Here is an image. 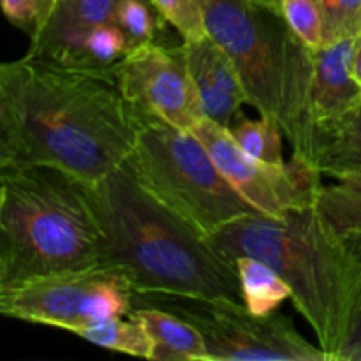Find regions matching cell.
<instances>
[{"label": "cell", "instance_id": "obj_1", "mask_svg": "<svg viewBox=\"0 0 361 361\" xmlns=\"http://www.w3.org/2000/svg\"><path fill=\"white\" fill-rule=\"evenodd\" d=\"M140 127L113 67L28 51L0 66V168L49 166L92 185L129 161Z\"/></svg>", "mask_w": 361, "mask_h": 361}, {"label": "cell", "instance_id": "obj_2", "mask_svg": "<svg viewBox=\"0 0 361 361\" xmlns=\"http://www.w3.org/2000/svg\"><path fill=\"white\" fill-rule=\"evenodd\" d=\"M88 187L104 233V264L123 271L134 293L243 303L236 268L219 257L190 226L148 196L129 162Z\"/></svg>", "mask_w": 361, "mask_h": 361}, {"label": "cell", "instance_id": "obj_3", "mask_svg": "<svg viewBox=\"0 0 361 361\" xmlns=\"http://www.w3.org/2000/svg\"><path fill=\"white\" fill-rule=\"evenodd\" d=\"M219 257L235 267L242 256L270 264L291 288V300L314 330L317 345L338 361L356 291V264L348 238L314 207L275 219H236L208 236Z\"/></svg>", "mask_w": 361, "mask_h": 361}, {"label": "cell", "instance_id": "obj_4", "mask_svg": "<svg viewBox=\"0 0 361 361\" xmlns=\"http://www.w3.org/2000/svg\"><path fill=\"white\" fill-rule=\"evenodd\" d=\"M90 187L49 166L0 168V288L104 264Z\"/></svg>", "mask_w": 361, "mask_h": 361}, {"label": "cell", "instance_id": "obj_5", "mask_svg": "<svg viewBox=\"0 0 361 361\" xmlns=\"http://www.w3.org/2000/svg\"><path fill=\"white\" fill-rule=\"evenodd\" d=\"M208 35L238 71L247 104L279 123L293 157L316 169L319 134L310 115L314 49L282 13L254 0H197Z\"/></svg>", "mask_w": 361, "mask_h": 361}, {"label": "cell", "instance_id": "obj_6", "mask_svg": "<svg viewBox=\"0 0 361 361\" xmlns=\"http://www.w3.org/2000/svg\"><path fill=\"white\" fill-rule=\"evenodd\" d=\"M127 162L145 192L204 240L236 219L261 214L233 189L192 130L141 123Z\"/></svg>", "mask_w": 361, "mask_h": 361}, {"label": "cell", "instance_id": "obj_7", "mask_svg": "<svg viewBox=\"0 0 361 361\" xmlns=\"http://www.w3.org/2000/svg\"><path fill=\"white\" fill-rule=\"evenodd\" d=\"M134 303L176 314L200 330L210 361H331L282 314L257 316L226 298L134 293Z\"/></svg>", "mask_w": 361, "mask_h": 361}, {"label": "cell", "instance_id": "obj_8", "mask_svg": "<svg viewBox=\"0 0 361 361\" xmlns=\"http://www.w3.org/2000/svg\"><path fill=\"white\" fill-rule=\"evenodd\" d=\"M134 289L118 268L101 264L0 288V312L27 323L76 334L81 328L129 316Z\"/></svg>", "mask_w": 361, "mask_h": 361}, {"label": "cell", "instance_id": "obj_9", "mask_svg": "<svg viewBox=\"0 0 361 361\" xmlns=\"http://www.w3.org/2000/svg\"><path fill=\"white\" fill-rule=\"evenodd\" d=\"M190 130L233 189L263 215L281 219L288 212L316 204L323 187V175L317 169L295 159L286 166L259 161L236 143L228 127L210 118H203Z\"/></svg>", "mask_w": 361, "mask_h": 361}, {"label": "cell", "instance_id": "obj_10", "mask_svg": "<svg viewBox=\"0 0 361 361\" xmlns=\"http://www.w3.org/2000/svg\"><path fill=\"white\" fill-rule=\"evenodd\" d=\"M113 69L140 123L162 122L190 130L204 118L182 44H140Z\"/></svg>", "mask_w": 361, "mask_h": 361}, {"label": "cell", "instance_id": "obj_11", "mask_svg": "<svg viewBox=\"0 0 361 361\" xmlns=\"http://www.w3.org/2000/svg\"><path fill=\"white\" fill-rule=\"evenodd\" d=\"M182 48L204 118L229 129L242 115V106L247 104L238 71L210 35L182 41Z\"/></svg>", "mask_w": 361, "mask_h": 361}, {"label": "cell", "instance_id": "obj_12", "mask_svg": "<svg viewBox=\"0 0 361 361\" xmlns=\"http://www.w3.org/2000/svg\"><path fill=\"white\" fill-rule=\"evenodd\" d=\"M120 0H55L44 23L30 35L28 53L63 63H83V41L102 23H116Z\"/></svg>", "mask_w": 361, "mask_h": 361}, {"label": "cell", "instance_id": "obj_13", "mask_svg": "<svg viewBox=\"0 0 361 361\" xmlns=\"http://www.w3.org/2000/svg\"><path fill=\"white\" fill-rule=\"evenodd\" d=\"M355 39L348 37L314 49V80L310 115L317 134L361 101V87L353 74Z\"/></svg>", "mask_w": 361, "mask_h": 361}, {"label": "cell", "instance_id": "obj_14", "mask_svg": "<svg viewBox=\"0 0 361 361\" xmlns=\"http://www.w3.org/2000/svg\"><path fill=\"white\" fill-rule=\"evenodd\" d=\"M129 314L147 326L154 341L152 360L210 361L203 335L189 321L159 307L137 305V303H134Z\"/></svg>", "mask_w": 361, "mask_h": 361}, {"label": "cell", "instance_id": "obj_15", "mask_svg": "<svg viewBox=\"0 0 361 361\" xmlns=\"http://www.w3.org/2000/svg\"><path fill=\"white\" fill-rule=\"evenodd\" d=\"M316 169L335 180L361 169V101L321 133Z\"/></svg>", "mask_w": 361, "mask_h": 361}, {"label": "cell", "instance_id": "obj_16", "mask_svg": "<svg viewBox=\"0 0 361 361\" xmlns=\"http://www.w3.org/2000/svg\"><path fill=\"white\" fill-rule=\"evenodd\" d=\"M242 288L243 305L257 316L277 312L279 307L291 298L288 282L270 267L256 257L242 256L235 261Z\"/></svg>", "mask_w": 361, "mask_h": 361}, {"label": "cell", "instance_id": "obj_17", "mask_svg": "<svg viewBox=\"0 0 361 361\" xmlns=\"http://www.w3.org/2000/svg\"><path fill=\"white\" fill-rule=\"evenodd\" d=\"M316 208L337 235L361 233V169L321 187Z\"/></svg>", "mask_w": 361, "mask_h": 361}, {"label": "cell", "instance_id": "obj_18", "mask_svg": "<svg viewBox=\"0 0 361 361\" xmlns=\"http://www.w3.org/2000/svg\"><path fill=\"white\" fill-rule=\"evenodd\" d=\"M74 335L108 351L123 353L145 360L154 358V341L147 326L130 314L81 328Z\"/></svg>", "mask_w": 361, "mask_h": 361}, {"label": "cell", "instance_id": "obj_19", "mask_svg": "<svg viewBox=\"0 0 361 361\" xmlns=\"http://www.w3.org/2000/svg\"><path fill=\"white\" fill-rule=\"evenodd\" d=\"M229 133L235 137L236 143L249 155L275 166H286L282 154V134L281 127L271 118L261 116L252 120L240 115L229 127Z\"/></svg>", "mask_w": 361, "mask_h": 361}, {"label": "cell", "instance_id": "obj_20", "mask_svg": "<svg viewBox=\"0 0 361 361\" xmlns=\"http://www.w3.org/2000/svg\"><path fill=\"white\" fill-rule=\"evenodd\" d=\"M116 25L122 27L133 48L147 42H159V34L168 21L155 9L150 0H120Z\"/></svg>", "mask_w": 361, "mask_h": 361}, {"label": "cell", "instance_id": "obj_21", "mask_svg": "<svg viewBox=\"0 0 361 361\" xmlns=\"http://www.w3.org/2000/svg\"><path fill=\"white\" fill-rule=\"evenodd\" d=\"M130 49V39L120 25H97L88 32L83 41V63L92 67H113Z\"/></svg>", "mask_w": 361, "mask_h": 361}, {"label": "cell", "instance_id": "obj_22", "mask_svg": "<svg viewBox=\"0 0 361 361\" xmlns=\"http://www.w3.org/2000/svg\"><path fill=\"white\" fill-rule=\"evenodd\" d=\"M319 7L326 44L361 34V0H314Z\"/></svg>", "mask_w": 361, "mask_h": 361}, {"label": "cell", "instance_id": "obj_23", "mask_svg": "<svg viewBox=\"0 0 361 361\" xmlns=\"http://www.w3.org/2000/svg\"><path fill=\"white\" fill-rule=\"evenodd\" d=\"M281 13L289 28L310 49H319L326 44L323 18L314 0H282Z\"/></svg>", "mask_w": 361, "mask_h": 361}, {"label": "cell", "instance_id": "obj_24", "mask_svg": "<svg viewBox=\"0 0 361 361\" xmlns=\"http://www.w3.org/2000/svg\"><path fill=\"white\" fill-rule=\"evenodd\" d=\"M150 2L182 35L183 41H196L208 35L203 11L197 0H150Z\"/></svg>", "mask_w": 361, "mask_h": 361}, {"label": "cell", "instance_id": "obj_25", "mask_svg": "<svg viewBox=\"0 0 361 361\" xmlns=\"http://www.w3.org/2000/svg\"><path fill=\"white\" fill-rule=\"evenodd\" d=\"M351 245L356 264V291L353 302L351 317H349L348 334L338 353V361H361V233L344 236Z\"/></svg>", "mask_w": 361, "mask_h": 361}, {"label": "cell", "instance_id": "obj_26", "mask_svg": "<svg viewBox=\"0 0 361 361\" xmlns=\"http://www.w3.org/2000/svg\"><path fill=\"white\" fill-rule=\"evenodd\" d=\"M55 0H2V9L14 27L28 35L35 34L51 13Z\"/></svg>", "mask_w": 361, "mask_h": 361}, {"label": "cell", "instance_id": "obj_27", "mask_svg": "<svg viewBox=\"0 0 361 361\" xmlns=\"http://www.w3.org/2000/svg\"><path fill=\"white\" fill-rule=\"evenodd\" d=\"M353 74L355 80L358 81L361 87V34L356 35L355 39V49H353Z\"/></svg>", "mask_w": 361, "mask_h": 361}, {"label": "cell", "instance_id": "obj_28", "mask_svg": "<svg viewBox=\"0 0 361 361\" xmlns=\"http://www.w3.org/2000/svg\"><path fill=\"white\" fill-rule=\"evenodd\" d=\"M254 2L261 4V6L268 7V9H271V11H277V13H281L282 0H254Z\"/></svg>", "mask_w": 361, "mask_h": 361}]
</instances>
